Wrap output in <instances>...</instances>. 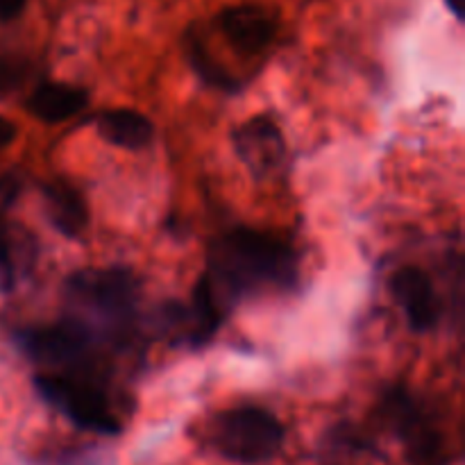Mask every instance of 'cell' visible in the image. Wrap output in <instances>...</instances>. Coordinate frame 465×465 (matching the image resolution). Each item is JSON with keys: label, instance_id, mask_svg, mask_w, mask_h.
I'll return each instance as SVG.
<instances>
[{"label": "cell", "instance_id": "cell-1", "mask_svg": "<svg viewBox=\"0 0 465 465\" xmlns=\"http://www.w3.org/2000/svg\"><path fill=\"white\" fill-rule=\"evenodd\" d=\"M298 280V259L282 239L254 230L223 236L209 254L200 284L223 313L236 300L268 289H289Z\"/></svg>", "mask_w": 465, "mask_h": 465}, {"label": "cell", "instance_id": "cell-2", "mask_svg": "<svg viewBox=\"0 0 465 465\" xmlns=\"http://www.w3.org/2000/svg\"><path fill=\"white\" fill-rule=\"evenodd\" d=\"M66 295L77 312L84 313V325L91 334L98 330L121 334L132 325L136 313V280L121 268L107 271H80L68 277Z\"/></svg>", "mask_w": 465, "mask_h": 465}, {"label": "cell", "instance_id": "cell-3", "mask_svg": "<svg viewBox=\"0 0 465 465\" xmlns=\"http://www.w3.org/2000/svg\"><path fill=\"white\" fill-rule=\"evenodd\" d=\"M209 440L227 461L259 465L280 454L284 445V427L266 409L236 407L213 418Z\"/></svg>", "mask_w": 465, "mask_h": 465}, {"label": "cell", "instance_id": "cell-4", "mask_svg": "<svg viewBox=\"0 0 465 465\" xmlns=\"http://www.w3.org/2000/svg\"><path fill=\"white\" fill-rule=\"evenodd\" d=\"M35 386L45 402L53 404L80 430L103 436H116L121 431V420L114 416L107 395L89 380L48 372L36 375Z\"/></svg>", "mask_w": 465, "mask_h": 465}, {"label": "cell", "instance_id": "cell-5", "mask_svg": "<svg viewBox=\"0 0 465 465\" xmlns=\"http://www.w3.org/2000/svg\"><path fill=\"white\" fill-rule=\"evenodd\" d=\"M16 343L32 361L53 368L54 375H75L94 359L95 334L77 321L50 327H32L16 336Z\"/></svg>", "mask_w": 465, "mask_h": 465}, {"label": "cell", "instance_id": "cell-6", "mask_svg": "<svg viewBox=\"0 0 465 465\" xmlns=\"http://www.w3.org/2000/svg\"><path fill=\"white\" fill-rule=\"evenodd\" d=\"M236 154L259 180L282 173L286 162V143L280 125L271 116H254L232 132Z\"/></svg>", "mask_w": 465, "mask_h": 465}, {"label": "cell", "instance_id": "cell-7", "mask_svg": "<svg viewBox=\"0 0 465 465\" xmlns=\"http://www.w3.org/2000/svg\"><path fill=\"white\" fill-rule=\"evenodd\" d=\"M218 27L241 53H262L272 44L277 32L275 18L259 5H234L218 14Z\"/></svg>", "mask_w": 465, "mask_h": 465}, {"label": "cell", "instance_id": "cell-8", "mask_svg": "<svg viewBox=\"0 0 465 465\" xmlns=\"http://www.w3.org/2000/svg\"><path fill=\"white\" fill-rule=\"evenodd\" d=\"M391 289L413 331H427L436 325L440 312L439 298L431 280L420 268H400L391 282Z\"/></svg>", "mask_w": 465, "mask_h": 465}, {"label": "cell", "instance_id": "cell-9", "mask_svg": "<svg viewBox=\"0 0 465 465\" xmlns=\"http://www.w3.org/2000/svg\"><path fill=\"white\" fill-rule=\"evenodd\" d=\"M41 193H44L45 213H48L50 223L59 234L75 239L86 230L89 209H86L84 198L75 186L64 180H54L44 184Z\"/></svg>", "mask_w": 465, "mask_h": 465}, {"label": "cell", "instance_id": "cell-10", "mask_svg": "<svg viewBox=\"0 0 465 465\" xmlns=\"http://www.w3.org/2000/svg\"><path fill=\"white\" fill-rule=\"evenodd\" d=\"M389 418L400 439L416 457H430L436 448V439L425 420V413L418 409L407 391H395L389 395Z\"/></svg>", "mask_w": 465, "mask_h": 465}, {"label": "cell", "instance_id": "cell-11", "mask_svg": "<svg viewBox=\"0 0 465 465\" xmlns=\"http://www.w3.org/2000/svg\"><path fill=\"white\" fill-rule=\"evenodd\" d=\"M86 103H89V95L80 86L64 84V82H45V84L36 86L35 94L30 95L27 109L41 123L57 125V123L68 121L77 112H82Z\"/></svg>", "mask_w": 465, "mask_h": 465}, {"label": "cell", "instance_id": "cell-12", "mask_svg": "<svg viewBox=\"0 0 465 465\" xmlns=\"http://www.w3.org/2000/svg\"><path fill=\"white\" fill-rule=\"evenodd\" d=\"M95 130L107 143L125 150H139L153 141L154 125L134 109H109L95 118Z\"/></svg>", "mask_w": 465, "mask_h": 465}, {"label": "cell", "instance_id": "cell-13", "mask_svg": "<svg viewBox=\"0 0 465 465\" xmlns=\"http://www.w3.org/2000/svg\"><path fill=\"white\" fill-rule=\"evenodd\" d=\"M30 236L18 232V227L5 221L0 213V286L5 291L12 289L30 268Z\"/></svg>", "mask_w": 465, "mask_h": 465}, {"label": "cell", "instance_id": "cell-14", "mask_svg": "<svg viewBox=\"0 0 465 465\" xmlns=\"http://www.w3.org/2000/svg\"><path fill=\"white\" fill-rule=\"evenodd\" d=\"M27 0H0V21L9 23L18 18L25 9Z\"/></svg>", "mask_w": 465, "mask_h": 465}, {"label": "cell", "instance_id": "cell-15", "mask_svg": "<svg viewBox=\"0 0 465 465\" xmlns=\"http://www.w3.org/2000/svg\"><path fill=\"white\" fill-rule=\"evenodd\" d=\"M18 191V182L12 177H0V212L14 203V195Z\"/></svg>", "mask_w": 465, "mask_h": 465}, {"label": "cell", "instance_id": "cell-16", "mask_svg": "<svg viewBox=\"0 0 465 465\" xmlns=\"http://www.w3.org/2000/svg\"><path fill=\"white\" fill-rule=\"evenodd\" d=\"M14 139H16V125L9 118L0 116V150L7 148Z\"/></svg>", "mask_w": 465, "mask_h": 465}, {"label": "cell", "instance_id": "cell-17", "mask_svg": "<svg viewBox=\"0 0 465 465\" xmlns=\"http://www.w3.org/2000/svg\"><path fill=\"white\" fill-rule=\"evenodd\" d=\"M445 5H448L450 12H452L454 16L461 21V18H463V0H445Z\"/></svg>", "mask_w": 465, "mask_h": 465}]
</instances>
